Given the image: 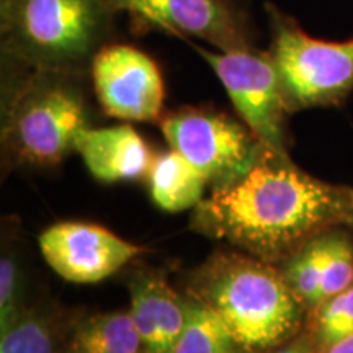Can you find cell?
I'll return each mask as SVG.
<instances>
[{
  "label": "cell",
  "mask_w": 353,
  "mask_h": 353,
  "mask_svg": "<svg viewBox=\"0 0 353 353\" xmlns=\"http://www.w3.org/2000/svg\"><path fill=\"white\" fill-rule=\"evenodd\" d=\"M159 123L169 148L200 172L211 192L242 179L265 149L244 123L213 108L183 107Z\"/></svg>",
  "instance_id": "6"
},
{
  "label": "cell",
  "mask_w": 353,
  "mask_h": 353,
  "mask_svg": "<svg viewBox=\"0 0 353 353\" xmlns=\"http://www.w3.org/2000/svg\"><path fill=\"white\" fill-rule=\"evenodd\" d=\"M187 296V319L174 353H254L237 341L226 322L193 294Z\"/></svg>",
  "instance_id": "16"
},
{
  "label": "cell",
  "mask_w": 353,
  "mask_h": 353,
  "mask_svg": "<svg viewBox=\"0 0 353 353\" xmlns=\"http://www.w3.org/2000/svg\"><path fill=\"white\" fill-rule=\"evenodd\" d=\"M159 32L183 39L198 38L218 51L252 48L241 13L226 0H144Z\"/></svg>",
  "instance_id": "10"
},
{
  "label": "cell",
  "mask_w": 353,
  "mask_h": 353,
  "mask_svg": "<svg viewBox=\"0 0 353 353\" xmlns=\"http://www.w3.org/2000/svg\"><path fill=\"white\" fill-rule=\"evenodd\" d=\"M76 152L87 170L103 183L143 179L151 170L154 154L131 125L90 126L79 136Z\"/></svg>",
  "instance_id": "12"
},
{
  "label": "cell",
  "mask_w": 353,
  "mask_h": 353,
  "mask_svg": "<svg viewBox=\"0 0 353 353\" xmlns=\"http://www.w3.org/2000/svg\"><path fill=\"white\" fill-rule=\"evenodd\" d=\"M353 188L316 179L265 148L247 174L193 210V231L280 265L319 234L350 226Z\"/></svg>",
  "instance_id": "1"
},
{
  "label": "cell",
  "mask_w": 353,
  "mask_h": 353,
  "mask_svg": "<svg viewBox=\"0 0 353 353\" xmlns=\"http://www.w3.org/2000/svg\"><path fill=\"white\" fill-rule=\"evenodd\" d=\"M64 353H145V348L130 311H113L69 319Z\"/></svg>",
  "instance_id": "13"
},
{
  "label": "cell",
  "mask_w": 353,
  "mask_h": 353,
  "mask_svg": "<svg viewBox=\"0 0 353 353\" xmlns=\"http://www.w3.org/2000/svg\"><path fill=\"white\" fill-rule=\"evenodd\" d=\"M187 293L226 322L237 341L267 353L306 327L307 311L276 265L242 250H219L193 272Z\"/></svg>",
  "instance_id": "2"
},
{
  "label": "cell",
  "mask_w": 353,
  "mask_h": 353,
  "mask_svg": "<svg viewBox=\"0 0 353 353\" xmlns=\"http://www.w3.org/2000/svg\"><path fill=\"white\" fill-rule=\"evenodd\" d=\"M190 44L213 69L241 121L260 143L272 151L288 152L286 117L290 112L268 51L254 48L211 51L195 43Z\"/></svg>",
  "instance_id": "7"
},
{
  "label": "cell",
  "mask_w": 353,
  "mask_h": 353,
  "mask_svg": "<svg viewBox=\"0 0 353 353\" xmlns=\"http://www.w3.org/2000/svg\"><path fill=\"white\" fill-rule=\"evenodd\" d=\"M17 68L20 74L3 87L2 148L7 161L25 167L61 164L76 152L79 136L94 126L83 72Z\"/></svg>",
  "instance_id": "3"
},
{
  "label": "cell",
  "mask_w": 353,
  "mask_h": 353,
  "mask_svg": "<svg viewBox=\"0 0 353 353\" xmlns=\"http://www.w3.org/2000/svg\"><path fill=\"white\" fill-rule=\"evenodd\" d=\"M90 77L107 117L128 123H156L164 117V77L139 48L107 43L92 59Z\"/></svg>",
  "instance_id": "8"
},
{
  "label": "cell",
  "mask_w": 353,
  "mask_h": 353,
  "mask_svg": "<svg viewBox=\"0 0 353 353\" xmlns=\"http://www.w3.org/2000/svg\"><path fill=\"white\" fill-rule=\"evenodd\" d=\"M43 259L57 275L72 283H99L144 254L99 224L64 221L44 229L38 237Z\"/></svg>",
  "instance_id": "9"
},
{
  "label": "cell",
  "mask_w": 353,
  "mask_h": 353,
  "mask_svg": "<svg viewBox=\"0 0 353 353\" xmlns=\"http://www.w3.org/2000/svg\"><path fill=\"white\" fill-rule=\"evenodd\" d=\"M148 180L154 205L167 213L195 210L208 187L200 172L174 149L154 157Z\"/></svg>",
  "instance_id": "14"
},
{
  "label": "cell",
  "mask_w": 353,
  "mask_h": 353,
  "mask_svg": "<svg viewBox=\"0 0 353 353\" xmlns=\"http://www.w3.org/2000/svg\"><path fill=\"white\" fill-rule=\"evenodd\" d=\"M130 314L145 353H174L187 319V296L157 272H138L130 281Z\"/></svg>",
  "instance_id": "11"
},
{
  "label": "cell",
  "mask_w": 353,
  "mask_h": 353,
  "mask_svg": "<svg viewBox=\"0 0 353 353\" xmlns=\"http://www.w3.org/2000/svg\"><path fill=\"white\" fill-rule=\"evenodd\" d=\"M325 265L321 283V303L353 285V239L342 228L325 232Z\"/></svg>",
  "instance_id": "19"
},
{
  "label": "cell",
  "mask_w": 353,
  "mask_h": 353,
  "mask_svg": "<svg viewBox=\"0 0 353 353\" xmlns=\"http://www.w3.org/2000/svg\"><path fill=\"white\" fill-rule=\"evenodd\" d=\"M267 353H321L317 350L314 341L309 335L306 329L301 334H298L296 337H293L291 341L281 343L280 347L273 348V350Z\"/></svg>",
  "instance_id": "22"
},
{
  "label": "cell",
  "mask_w": 353,
  "mask_h": 353,
  "mask_svg": "<svg viewBox=\"0 0 353 353\" xmlns=\"http://www.w3.org/2000/svg\"><path fill=\"white\" fill-rule=\"evenodd\" d=\"M113 15L103 0H0L3 59L85 72L107 44Z\"/></svg>",
  "instance_id": "4"
},
{
  "label": "cell",
  "mask_w": 353,
  "mask_h": 353,
  "mask_svg": "<svg viewBox=\"0 0 353 353\" xmlns=\"http://www.w3.org/2000/svg\"><path fill=\"white\" fill-rule=\"evenodd\" d=\"M270 54L290 113L339 107L353 90V38L327 41L306 33L293 17L265 6Z\"/></svg>",
  "instance_id": "5"
},
{
  "label": "cell",
  "mask_w": 353,
  "mask_h": 353,
  "mask_svg": "<svg viewBox=\"0 0 353 353\" xmlns=\"http://www.w3.org/2000/svg\"><path fill=\"white\" fill-rule=\"evenodd\" d=\"M325 232L306 242L301 249L278 265L290 290L307 312L321 304V283L327 250Z\"/></svg>",
  "instance_id": "17"
},
{
  "label": "cell",
  "mask_w": 353,
  "mask_h": 353,
  "mask_svg": "<svg viewBox=\"0 0 353 353\" xmlns=\"http://www.w3.org/2000/svg\"><path fill=\"white\" fill-rule=\"evenodd\" d=\"M103 2L113 13L128 12L139 26H144L148 30H157V21L144 0H103Z\"/></svg>",
  "instance_id": "21"
},
{
  "label": "cell",
  "mask_w": 353,
  "mask_h": 353,
  "mask_svg": "<svg viewBox=\"0 0 353 353\" xmlns=\"http://www.w3.org/2000/svg\"><path fill=\"white\" fill-rule=\"evenodd\" d=\"M26 306L20 260L12 247H3L0 259V332L10 327Z\"/></svg>",
  "instance_id": "20"
},
{
  "label": "cell",
  "mask_w": 353,
  "mask_h": 353,
  "mask_svg": "<svg viewBox=\"0 0 353 353\" xmlns=\"http://www.w3.org/2000/svg\"><path fill=\"white\" fill-rule=\"evenodd\" d=\"M304 329L319 352L343 339L353 337V285L311 309Z\"/></svg>",
  "instance_id": "18"
},
{
  "label": "cell",
  "mask_w": 353,
  "mask_h": 353,
  "mask_svg": "<svg viewBox=\"0 0 353 353\" xmlns=\"http://www.w3.org/2000/svg\"><path fill=\"white\" fill-rule=\"evenodd\" d=\"M68 321L48 306H26L0 332V353H64Z\"/></svg>",
  "instance_id": "15"
},
{
  "label": "cell",
  "mask_w": 353,
  "mask_h": 353,
  "mask_svg": "<svg viewBox=\"0 0 353 353\" xmlns=\"http://www.w3.org/2000/svg\"><path fill=\"white\" fill-rule=\"evenodd\" d=\"M350 226H353V213H352V224H350Z\"/></svg>",
  "instance_id": "24"
},
{
  "label": "cell",
  "mask_w": 353,
  "mask_h": 353,
  "mask_svg": "<svg viewBox=\"0 0 353 353\" xmlns=\"http://www.w3.org/2000/svg\"><path fill=\"white\" fill-rule=\"evenodd\" d=\"M321 353H353V337L343 339V341L334 343Z\"/></svg>",
  "instance_id": "23"
}]
</instances>
